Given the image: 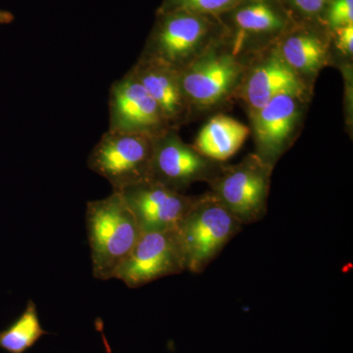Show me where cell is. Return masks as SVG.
<instances>
[{
  "mask_svg": "<svg viewBox=\"0 0 353 353\" xmlns=\"http://www.w3.org/2000/svg\"><path fill=\"white\" fill-rule=\"evenodd\" d=\"M226 29L217 16L170 11L157 12L141 58L181 71L224 41Z\"/></svg>",
  "mask_w": 353,
  "mask_h": 353,
  "instance_id": "obj_1",
  "label": "cell"
},
{
  "mask_svg": "<svg viewBox=\"0 0 353 353\" xmlns=\"http://www.w3.org/2000/svg\"><path fill=\"white\" fill-rule=\"evenodd\" d=\"M92 275L108 281L132 252L141 230L119 192L88 202L85 210Z\"/></svg>",
  "mask_w": 353,
  "mask_h": 353,
  "instance_id": "obj_2",
  "label": "cell"
},
{
  "mask_svg": "<svg viewBox=\"0 0 353 353\" xmlns=\"http://www.w3.org/2000/svg\"><path fill=\"white\" fill-rule=\"evenodd\" d=\"M241 226L210 192L196 196L175 229L185 270L202 273Z\"/></svg>",
  "mask_w": 353,
  "mask_h": 353,
  "instance_id": "obj_3",
  "label": "cell"
},
{
  "mask_svg": "<svg viewBox=\"0 0 353 353\" xmlns=\"http://www.w3.org/2000/svg\"><path fill=\"white\" fill-rule=\"evenodd\" d=\"M219 18L225 41L245 60L275 46L299 22L283 0H241Z\"/></svg>",
  "mask_w": 353,
  "mask_h": 353,
  "instance_id": "obj_4",
  "label": "cell"
},
{
  "mask_svg": "<svg viewBox=\"0 0 353 353\" xmlns=\"http://www.w3.org/2000/svg\"><path fill=\"white\" fill-rule=\"evenodd\" d=\"M248 60L234 54L226 41L179 71L181 87L194 113L216 108L236 95Z\"/></svg>",
  "mask_w": 353,
  "mask_h": 353,
  "instance_id": "obj_5",
  "label": "cell"
},
{
  "mask_svg": "<svg viewBox=\"0 0 353 353\" xmlns=\"http://www.w3.org/2000/svg\"><path fill=\"white\" fill-rule=\"evenodd\" d=\"M273 167L255 153L236 165L222 164L208 182L209 192L241 225L263 219L270 190Z\"/></svg>",
  "mask_w": 353,
  "mask_h": 353,
  "instance_id": "obj_6",
  "label": "cell"
},
{
  "mask_svg": "<svg viewBox=\"0 0 353 353\" xmlns=\"http://www.w3.org/2000/svg\"><path fill=\"white\" fill-rule=\"evenodd\" d=\"M152 148V137L108 131L88 155V166L121 192L150 180Z\"/></svg>",
  "mask_w": 353,
  "mask_h": 353,
  "instance_id": "obj_7",
  "label": "cell"
},
{
  "mask_svg": "<svg viewBox=\"0 0 353 353\" xmlns=\"http://www.w3.org/2000/svg\"><path fill=\"white\" fill-rule=\"evenodd\" d=\"M310 94L284 92L276 95L263 108L250 114L254 136L255 154L271 167L290 148L303 125Z\"/></svg>",
  "mask_w": 353,
  "mask_h": 353,
  "instance_id": "obj_8",
  "label": "cell"
},
{
  "mask_svg": "<svg viewBox=\"0 0 353 353\" xmlns=\"http://www.w3.org/2000/svg\"><path fill=\"white\" fill-rule=\"evenodd\" d=\"M222 162L201 154L180 138L178 129H169L153 138L150 180L183 192L196 182H209Z\"/></svg>",
  "mask_w": 353,
  "mask_h": 353,
  "instance_id": "obj_9",
  "label": "cell"
},
{
  "mask_svg": "<svg viewBox=\"0 0 353 353\" xmlns=\"http://www.w3.org/2000/svg\"><path fill=\"white\" fill-rule=\"evenodd\" d=\"M183 271L185 264L175 230L152 232L141 234L114 279L122 281L131 289H137Z\"/></svg>",
  "mask_w": 353,
  "mask_h": 353,
  "instance_id": "obj_10",
  "label": "cell"
},
{
  "mask_svg": "<svg viewBox=\"0 0 353 353\" xmlns=\"http://www.w3.org/2000/svg\"><path fill=\"white\" fill-rule=\"evenodd\" d=\"M169 129L172 128L161 108L130 72L113 83L109 94L108 131L155 138Z\"/></svg>",
  "mask_w": 353,
  "mask_h": 353,
  "instance_id": "obj_11",
  "label": "cell"
},
{
  "mask_svg": "<svg viewBox=\"0 0 353 353\" xmlns=\"http://www.w3.org/2000/svg\"><path fill=\"white\" fill-rule=\"evenodd\" d=\"M284 92L310 94L311 88L290 68L273 46L248 60L234 97L245 104L248 114H252Z\"/></svg>",
  "mask_w": 353,
  "mask_h": 353,
  "instance_id": "obj_12",
  "label": "cell"
},
{
  "mask_svg": "<svg viewBox=\"0 0 353 353\" xmlns=\"http://www.w3.org/2000/svg\"><path fill=\"white\" fill-rule=\"evenodd\" d=\"M117 192L136 218L141 233L174 231L196 199L152 180Z\"/></svg>",
  "mask_w": 353,
  "mask_h": 353,
  "instance_id": "obj_13",
  "label": "cell"
},
{
  "mask_svg": "<svg viewBox=\"0 0 353 353\" xmlns=\"http://www.w3.org/2000/svg\"><path fill=\"white\" fill-rule=\"evenodd\" d=\"M331 30L322 21H299L274 46L290 69L312 88L331 59Z\"/></svg>",
  "mask_w": 353,
  "mask_h": 353,
  "instance_id": "obj_14",
  "label": "cell"
},
{
  "mask_svg": "<svg viewBox=\"0 0 353 353\" xmlns=\"http://www.w3.org/2000/svg\"><path fill=\"white\" fill-rule=\"evenodd\" d=\"M129 72L157 101L171 128L179 129L194 116L181 87L179 71L161 62L139 57Z\"/></svg>",
  "mask_w": 353,
  "mask_h": 353,
  "instance_id": "obj_15",
  "label": "cell"
},
{
  "mask_svg": "<svg viewBox=\"0 0 353 353\" xmlns=\"http://www.w3.org/2000/svg\"><path fill=\"white\" fill-rule=\"evenodd\" d=\"M250 134L243 123L218 114L201 128L194 148L203 157L223 163L239 152Z\"/></svg>",
  "mask_w": 353,
  "mask_h": 353,
  "instance_id": "obj_16",
  "label": "cell"
},
{
  "mask_svg": "<svg viewBox=\"0 0 353 353\" xmlns=\"http://www.w3.org/2000/svg\"><path fill=\"white\" fill-rule=\"evenodd\" d=\"M46 334L36 303L30 299L22 315L9 328L0 332V348L9 353H24Z\"/></svg>",
  "mask_w": 353,
  "mask_h": 353,
  "instance_id": "obj_17",
  "label": "cell"
},
{
  "mask_svg": "<svg viewBox=\"0 0 353 353\" xmlns=\"http://www.w3.org/2000/svg\"><path fill=\"white\" fill-rule=\"evenodd\" d=\"M241 1V0H162L157 12L187 11L220 17Z\"/></svg>",
  "mask_w": 353,
  "mask_h": 353,
  "instance_id": "obj_18",
  "label": "cell"
},
{
  "mask_svg": "<svg viewBox=\"0 0 353 353\" xmlns=\"http://www.w3.org/2000/svg\"><path fill=\"white\" fill-rule=\"evenodd\" d=\"M299 21H322L332 0H283Z\"/></svg>",
  "mask_w": 353,
  "mask_h": 353,
  "instance_id": "obj_19",
  "label": "cell"
},
{
  "mask_svg": "<svg viewBox=\"0 0 353 353\" xmlns=\"http://www.w3.org/2000/svg\"><path fill=\"white\" fill-rule=\"evenodd\" d=\"M323 22L331 31L353 24V0H332L326 9Z\"/></svg>",
  "mask_w": 353,
  "mask_h": 353,
  "instance_id": "obj_20",
  "label": "cell"
},
{
  "mask_svg": "<svg viewBox=\"0 0 353 353\" xmlns=\"http://www.w3.org/2000/svg\"><path fill=\"white\" fill-rule=\"evenodd\" d=\"M332 32L333 44L341 53L352 57L353 53V24L339 28Z\"/></svg>",
  "mask_w": 353,
  "mask_h": 353,
  "instance_id": "obj_21",
  "label": "cell"
},
{
  "mask_svg": "<svg viewBox=\"0 0 353 353\" xmlns=\"http://www.w3.org/2000/svg\"><path fill=\"white\" fill-rule=\"evenodd\" d=\"M14 15L10 11L3 10L0 9V26L8 25L14 21Z\"/></svg>",
  "mask_w": 353,
  "mask_h": 353,
  "instance_id": "obj_22",
  "label": "cell"
}]
</instances>
